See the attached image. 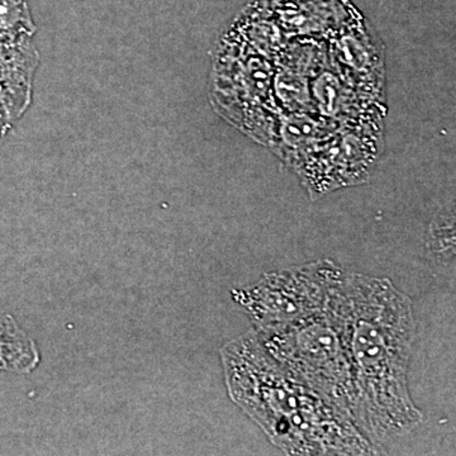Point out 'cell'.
<instances>
[{"instance_id": "obj_5", "label": "cell", "mask_w": 456, "mask_h": 456, "mask_svg": "<svg viewBox=\"0 0 456 456\" xmlns=\"http://www.w3.org/2000/svg\"><path fill=\"white\" fill-rule=\"evenodd\" d=\"M35 33L0 32V116L13 126L32 103L33 82L40 66Z\"/></svg>"}, {"instance_id": "obj_3", "label": "cell", "mask_w": 456, "mask_h": 456, "mask_svg": "<svg viewBox=\"0 0 456 456\" xmlns=\"http://www.w3.org/2000/svg\"><path fill=\"white\" fill-rule=\"evenodd\" d=\"M334 301L335 297L326 310L292 325L253 330L279 364L331 401L358 428V395L336 321Z\"/></svg>"}, {"instance_id": "obj_2", "label": "cell", "mask_w": 456, "mask_h": 456, "mask_svg": "<svg viewBox=\"0 0 456 456\" xmlns=\"http://www.w3.org/2000/svg\"><path fill=\"white\" fill-rule=\"evenodd\" d=\"M228 395L285 455H375L346 413L264 349L254 330L221 349Z\"/></svg>"}, {"instance_id": "obj_4", "label": "cell", "mask_w": 456, "mask_h": 456, "mask_svg": "<svg viewBox=\"0 0 456 456\" xmlns=\"http://www.w3.org/2000/svg\"><path fill=\"white\" fill-rule=\"evenodd\" d=\"M345 273L331 260L270 273L251 287L236 290L235 301L253 321L255 331L278 329L329 307Z\"/></svg>"}, {"instance_id": "obj_6", "label": "cell", "mask_w": 456, "mask_h": 456, "mask_svg": "<svg viewBox=\"0 0 456 456\" xmlns=\"http://www.w3.org/2000/svg\"><path fill=\"white\" fill-rule=\"evenodd\" d=\"M37 362L35 345L11 316H0V370L28 371Z\"/></svg>"}, {"instance_id": "obj_1", "label": "cell", "mask_w": 456, "mask_h": 456, "mask_svg": "<svg viewBox=\"0 0 456 456\" xmlns=\"http://www.w3.org/2000/svg\"><path fill=\"white\" fill-rule=\"evenodd\" d=\"M334 305L358 395V428L379 449L424 419L408 389L416 334L412 302L389 279L351 273Z\"/></svg>"}, {"instance_id": "obj_8", "label": "cell", "mask_w": 456, "mask_h": 456, "mask_svg": "<svg viewBox=\"0 0 456 456\" xmlns=\"http://www.w3.org/2000/svg\"><path fill=\"white\" fill-rule=\"evenodd\" d=\"M12 125H9L2 116H0V143L3 142L4 137L7 136L8 131L11 130Z\"/></svg>"}, {"instance_id": "obj_7", "label": "cell", "mask_w": 456, "mask_h": 456, "mask_svg": "<svg viewBox=\"0 0 456 456\" xmlns=\"http://www.w3.org/2000/svg\"><path fill=\"white\" fill-rule=\"evenodd\" d=\"M36 33L28 0H0V32Z\"/></svg>"}]
</instances>
